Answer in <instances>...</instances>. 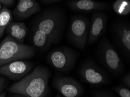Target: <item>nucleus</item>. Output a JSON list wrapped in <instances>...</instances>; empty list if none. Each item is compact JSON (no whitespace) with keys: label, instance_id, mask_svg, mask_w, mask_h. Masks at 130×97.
<instances>
[{"label":"nucleus","instance_id":"f257e3e1","mask_svg":"<svg viewBox=\"0 0 130 97\" xmlns=\"http://www.w3.org/2000/svg\"><path fill=\"white\" fill-rule=\"evenodd\" d=\"M50 77V71L46 67L36 66L32 72L12 85L9 91L26 97H45Z\"/></svg>","mask_w":130,"mask_h":97},{"label":"nucleus","instance_id":"f03ea898","mask_svg":"<svg viewBox=\"0 0 130 97\" xmlns=\"http://www.w3.org/2000/svg\"><path fill=\"white\" fill-rule=\"evenodd\" d=\"M65 24L66 17L62 12L58 9H52L44 13L37 22L35 29L46 35L53 45L61 39Z\"/></svg>","mask_w":130,"mask_h":97},{"label":"nucleus","instance_id":"7ed1b4c3","mask_svg":"<svg viewBox=\"0 0 130 97\" xmlns=\"http://www.w3.org/2000/svg\"><path fill=\"white\" fill-rule=\"evenodd\" d=\"M35 55L32 47L18 42L9 35L0 43V66L15 61L32 58Z\"/></svg>","mask_w":130,"mask_h":97},{"label":"nucleus","instance_id":"20e7f679","mask_svg":"<svg viewBox=\"0 0 130 97\" xmlns=\"http://www.w3.org/2000/svg\"><path fill=\"white\" fill-rule=\"evenodd\" d=\"M96 55L101 64L116 76L124 72V64L115 47L106 38L101 40L96 48Z\"/></svg>","mask_w":130,"mask_h":97},{"label":"nucleus","instance_id":"39448f33","mask_svg":"<svg viewBox=\"0 0 130 97\" xmlns=\"http://www.w3.org/2000/svg\"><path fill=\"white\" fill-rule=\"evenodd\" d=\"M79 53L71 48L61 47L53 49L48 53L47 59L56 70L61 72H68L74 68Z\"/></svg>","mask_w":130,"mask_h":97},{"label":"nucleus","instance_id":"423d86ee","mask_svg":"<svg viewBox=\"0 0 130 97\" xmlns=\"http://www.w3.org/2000/svg\"><path fill=\"white\" fill-rule=\"evenodd\" d=\"M90 22L84 16L77 15L71 19L68 31L69 40L80 51H84L87 43Z\"/></svg>","mask_w":130,"mask_h":97},{"label":"nucleus","instance_id":"0eeeda50","mask_svg":"<svg viewBox=\"0 0 130 97\" xmlns=\"http://www.w3.org/2000/svg\"><path fill=\"white\" fill-rule=\"evenodd\" d=\"M80 78L91 86H100L109 82L105 72L91 59H88L82 65L79 70Z\"/></svg>","mask_w":130,"mask_h":97},{"label":"nucleus","instance_id":"6e6552de","mask_svg":"<svg viewBox=\"0 0 130 97\" xmlns=\"http://www.w3.org/2000/svg\"><path fill=\"white\" fill-rule=\"evenodd\" d=\"M54 88L64 97H79L84 92V87L75 79L56 75L53 80Z\"/></svg>","mask_w":130,"mask_h":97},{"label":"nucleus","instance_id":"1a4fd4ad","mask_svg":"<svg viewBox=\"0 0 130 97\" xmlns=\"http://www.w3.org/2000/svg\"><path fill=\"white\" fill-rule=\"evenodd\" d=\"M32 67L30 62L18 60L0 66V74L12 80H19L28 74Z\"/></svg>","mask_w":130,"mask_h":97},{"label":"nucleus","instance_id":"9d476101","mask_svg":"<svg viewBox=\"0 0 130 97\" xmlns=\"http://www.w3.org/2000/svg\"><path fill=\"white\" fill-rule=\"evenodd\" d=\"M107 18L104 13L95 12L92 16L86 45L89 47L96 43L106 30Z\"/></svg>","mask_w":130,"mask_h":97},{"label":"nucleus","instance_id":"9b49d317","mask_svg":"<svg viewBox=\"0 0 130 97\" xmlns=\"http://www.w3.org/2000/svg\"><path fill=\"white\" fill-rule=\"evenodd\" d=\"M67 5L72 11L78 12H91L106 10L109 8V5L104 2L94 0H71Z\"/></svg>","mask_w":130,"mask_h":97},{"label":"nucleus","instance_id":"f8f14e48","mask_svg":"<svg viewBox=\"0 0 130 97\" xmlns=\"http://www.w3.org/2000/svg\"><path fill=\"white\" fill-rule=\"evenodd\" d=\"M41 8L36 0H19L13 11L16 19L23 20L39 12Z\"/></svg>","mask_w":130,"mask_h":97},{"label":"nucleus","instance_id":"ddd939ff","mask_svg":"<svg viewBox=\"0 0 130 97\" xmlns=\"http://www.w3.org/2000/svg\"><path fill=\"white\" fill-rule=\"evenodd\" d=\"M116 39L126 54L130 55V26L127 23L118 25L115 29Z\"/></svg>","mask_w":130,"mask_h":97},{"label":"nucleus","instance_id":"4468645a","mask_svg":"<svg viewBox=\"0 0 130 97\" xmlns=\"http://www.w3.org/2000/svg\"><path fill=\"white\" fill-rule=\"evenodd\" d=\"M5 30L8 35L21 43L24 42L27 33L26 26L23 22H11Z\"/></svg>","mask_w":130,"mask_h":97},{"label":"nucleus","instance_id":"2eb2a0df","mask_svg":"<svg viewBox=\"0 0 130 97\" xmlns=\"http://www.w3.org/2000/svg\"><path fill=\"white\" fill-rule=\"evenodd\" d=\"M12 14L11 10L3 7L0 11V38L3 36L6 29L12 21Z\"/></svg>","mask_w":130,"mask_h":97},{"label":"nucleus","instance_id":"dca6fc26","mask_svg":"<svg viewBox=\"0 0 130 97\" xmlns=\"http://www.w3.org/2000/svg\"><path fill=\"white\" fill-rule=\"evenodd\" d=\"M112 7L114 12L119 15L125 16L130 13L129 0H116Z\"/></svg>","mask_w":130,"mask_h":97},{"label":"nucleus","instance_id":"f3484780","mask_svg":"<svg viewBox=\"0 0 130 97\" xmlns=\"http://www.w3.org/2000/svg\"><path fill=\"white\" fill-rule=\"evenodd\" d=\"M114 90L120 97H130V89L127 87L116 86L114 88Z\"/></svg>","mask_w":130,"mask_h":97},{"label":"nucleus","instance_id":"a211bd4d","mask_svg":"<svg viewBox=\"0 0 130 97\" xmlns=\"http://www.w3.org/2000/svg\"><path fill=\"white\" fill-rule=\"evenodd\" d=\"M122 82L127 88L130 89V73L129 72L123 77V78L122 79Z\"/></svg>","mask_w":130,"mask_h":97},{"label":"nucleus","instance_id":"6ab92c4d","mask_svg":"<svg viewBox=\"0 0 130 97\" xmlns=\"http://www.w3.org/2000/svg\"><path fill=\"white\" fill-rule=\"evenodd\" d=\"M93 97H113L108 92L103 91H98L94 93Z\"/></svg>","mask_w":130,"mask_h":97},{"label":"nucleus","instance_id":"aec40b11","mask_svg":"<svg viewBox=\"0 0 130 97\" xmlns=\"http://www.w3.org/2000/svg\"><path fill=\"white\" fill-rule=\"evenodd\" d=\"M0 4L5 7H11L14 4V0H0Z\"/></svg>","mask_w":130,"mask_h":97},{"label":"nucleus","instance_id":"412c9836","mask_svg":"<svg viewBox=\"0 0 130 97\" xmlns=\"http://www.w3.org/2000/svg\"><path fill=\"white\" fill-rule=\"evenodd\" d=\"M41 1L45 4H52L58 3V2L62 1L63 0H41Z\"/></svg>","mask_w":130,"mask_h":97},{"label":"nucleus","instance_id":"4be33fe9","mask_svg":"<svg viewBox=\"0 0 130 97\" xmlns=\"http://www.w3.org/2000/svg\"><path fill=\"white\" fill-rule=\"evenodd\" d=\"M12 97H26V96H25L24 95H21V94H18V95H17L13 96Z\"/></svg>","mask_w":130,"mask_h":97},{"label":"nucleus","instance_id":"5701e85b","mask_svg":"<svg viewBox=\"0 0 130 97\" xmlns=\"http://www.w3.org/2000/svg\"><path fill=\"white\" fill-rule=\"evenodd\" d=\"M3 84L0 83V93H1V91L3 90Z\"/></svg>","mask_w":130,"mask_h":97},{"label":"nucleus","instance_id":"b1692460","mask_svg":"<svg viewBox=\"0 0 130 97\" xmlns=\"http://www.w3.org/2000/svg\"><path fill=\"white\" fill-rule=\"evenodd\" d=\"M5 95H6L5 93L4 92L3 94H0V97H5Z\"/></svg>","mask_w":130,"mask_h":97},{"label":"nucleus","instance_id":"393cba45","mask_svg":"<svg viewBox=\"0 0 130 97\" xmlns=\"http://www.w3.org/2000/svg\"><path fill=\"white\" fill-rule=\"evenodd\" d=\"M4 82V80L3 79L0 77V83H2V84H3Z\"/></svg>","mask_w":130,"mask_h":97},{"label":"nucleus","instance_id":"a878e982","mask_svg":"<svg viewBox=\"0 0 130 97\" xmlns=\"http://www.w3.org/2000/svg\"><path fill=\"white\" fill-rule=\"evenodd\" d=\"M55 97H61V96L60 94H58V95H57Z\"/></svg>","mask_w":130,"mask_h":97},{"label":"nucleus","instance_id":"bb28decb","mask_svg":"<svg viewBox=\"0 0 130 97\" xmlns=\"http://www.w3.org/2000/svg\"><path fill=\"white\" fill-rule=\"evenodd\" d=\"M1 4H0V11H1Z\"/></svg>","mask_w":130,"mask_h":97}]
</instances>
